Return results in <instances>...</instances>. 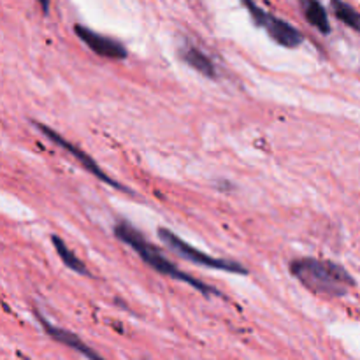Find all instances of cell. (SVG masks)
I'll return each instance as SVG.
<instances>
[{
  "label": "cell",
  "mask_w": 360,
  "mask_h": 360,
  "mask_svg": "<svg viewBox=\"0 0 360 360\" xmlns=\"http://www.w3.org/2000/svg\"><path fill=\"white\" fill-rule=\"evenodd\" d=\"M290 274L302 287L322 297H345L355 287V278L341 264L315 257L292 260Z\"/></svg>",
  "instance_id": "6da1fadb"
},
{
  "label": "cell",
  "mask_w": 360,
  "mask_h": 360,
  "mask_svg": "<svg viewBox=\"0 0 360 360\" xmlns=\"http://www.w3.org/2000/svg\"><path fill=\"white\" fill-rule=\"evenodd\" d=\"M112 232H115V236L120 239V241L125 243L127 246H130V248L139 255V259L143 260L144 264H148L151 269L157 271V273L162 274V276L183 281L185 285L192 287L193 290L200 292L204 297H211V295H214V297H224L217 288L204 283V281L197 280V278H193L192 274L179 269L172 260L165 259L164 253H162L157 246L151 245V243L144 238V234H141V232L137 231L136 227H132L129 221H118V224L115 225V229H112Z\"/></svg>",
  "instance_id": "7a4b0ae2"
},
{
  "label": "cell",
  "mask_w": 360,
  "mask_h": 360,
  "mask_svg": "<svg viewBox=\"0 0 360 360\" xmlns=\"http://www.w3.org/2000/svg\"><path fill=\"white\" fill-rule=\"evenodd\" d=\"M158 238L162 239L165 246H169V250H172L174 253H178L181 259L188 260V262L197 264V266H204L210 267V269H217V271H224V273H231V274H246L250 273L243 264L236 262V260H229V259H218V257H211L207 253L200 252V250L193 248L192 245H188L186 241H183L178 234H174L169 229L160 227L157 231Z\"/></svg>",
  "instance_id": "3957f363"
},
{
  "label": "cell",
  "mask_w": 360,
  "mask_h": 360,
  "mask_svg": "<svg viewBox=\"0 0 360 360\" xmlns=\"http://www.w3.org/2000/svg\"><path fill=\"white\" fill-rule=\"evenodd\" d=\"M243 6L250 11V16H252L253 23L257 27L264 28L267 32L271 39H273L276 44L283 46V48H297L304 42V35L299 28H295L294 25H290L288 21H285L283 18H278L274 14L267 13L266 9H262L257 4L248 2L245 0Z\"/></svg>",
  "instance_id": "277c9868"
},
{
  "label": "cell",
  "mask_w": 360,
  "mask_h": 360,
  "mask_svg": "<svg viewBox=\"0 0 360 360\" xmlns=\"http://www.w3.org/2000/svg\"><path fill=\"white\" fill-rule=\"evenodd\" d=\"M32 123H34L35 129H37L41 134H44V136L48 137V139L51 141V143H55L56 146L62 148L63 151H67V153H69V155H72V157L76 158L77 162H79L81 167H83L84 171L90 172L91 176L98 178V179H101V181H104L105 185L112 186V188L120 190V192H123V193H130V195H134V192L129 188V186L122 185V183L116 181L115 178H111V176H109V174H105V172L101 169V165H98L97 162H95L94 158H91L90 155L86 153V151L79 150V148H77L76 144H72V143H70V141H67L65 137L60 136V134L56 132V130H53L51 127H48V125H46V123H41V122H32Z\"/></svg>",
  "instance_id": "5b68a950"
},
{
  "label": "cell",
  "mask_w": 360,
  "mask_h": 360,
  "mask_svg": "<svg viewBox=\"0 0 360 360\" xmlns=\"http://www.w3.org/2000/svg\"><path fill=\"white\" fill-rule=\"evenodd\" d=\"M74 32H76L77 37H79L95 55L108 60H118V62L127 58V48L122 42L116 41V39L98 34V32H94L91 28L79 23L74 25Z\"/></svg>",
  "instance_id": "8992f818"
},
{
  "label": "cell",
  "mask_w": 360,
  "mask_h": 360,
  "mask_svg": "<svg viewBox=\"0 0 360 360\" xmlns=\"http://www.w3.org/2000/svg\"><path fill=\"white\" fill-rule=\"evenodd\" d=\"M34 315H35V319L39 320V323L42 326L44 333L48 334L51 340H55L56 343L63 345V347H67V348H72V350H76L77 354H81L84 359H88V360H108V359L102 357L98 352H95L94 348L88 347V345L84 343V341L81 340L77 334L70 333V330H67V329H62V327H56L55 323L48 322V319H46L44 315H41V311H39L37 308H34Z\"/></svg>",
  "instance_id": "52a82bcc"
},
{
  "label": "cell",
  "mask_w": 360,
  "mask_h": 360,
  "mask_svg": "<svg viewBox=\"0 0 360 360\" xmlns=\"http://www.w3.org/2000/svg\"><path fill=\"white\" fill-rule=\"evenodd\" d=\"M178 55L181 62H185L193 70L202 74L204 77H210V79H217L218 77V69L214 65L213 58H210V55H206L199 46H193L186 42V44H183L178 49Z\"/></svg>",
  "instance_id": "ba28073f"
},
{
  "label": "cell",
  "mask_w": 360,
  "mask_h": 360,
  "mask_svg": "<svg viewBox=\"0 0 360 360\" xmlns=\"http://www.w3.org/2000/svg\"><path fill=\"white\" fill-rule=\"evenodd\" d=\"M301 6L306 21H308L309 25H313L320 34H330L329 14H327L326 7H323L322 4L315 2V0H304V2H301Z\"/></svg>",
  "instance_id": "9c48e42d"
},
{
  "label": "cell",
  "mask_w": 360,
  "mask_h": 360,
  "mask_svg": "<svg viewBox=\"0 0 360 360\" xmlns=\"http://www.w3.org/2000/svg\"><path fill=\"white\" fill-rule=\"evenodd\" d=\"M51 243H53V246H55V250H56V255L60 257V260H62L63 266H65L67 269L74 271V273L81 274V276H88V274H90V273H88V269H86V266H84L83 260L77 259L76 253H74L72 250H70L69 246L65 245V241H63L60 236L53 234L51 236Z\"/></svg>",
  "instance_id": "30bf717a"
},
{
  "label": "cell",
  "mask_w": 360,
  "mask_h": 360,
  "mask_svg": "<svg viewBox=\"0 0 360 360\" xmlns=\"http://www.w3.org/2000/svg\"><path fill=\"white\" fill-rule=\"evenodd\" d=\"M330 7H333L334 11V16H336L341 23H345L347 27L360 32V13L355 7H352L350 4L347 2H341V0H333V2H330Z\"/></svg>",
  "instance_id": "8fae6325"
}]
</instances>
